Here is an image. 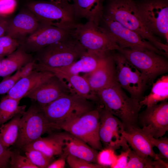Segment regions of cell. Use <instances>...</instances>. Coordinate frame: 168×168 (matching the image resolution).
Listing matches in <instances>:
<instances>
[{
  "mask_svg": "<svg viewBox=\"0 0 168 168\" xmlns=\"http://www.w3.org/2000/svg\"><path fill=\"white\" fill-rule=\"evenodd\" d=\"M141 18L147 29L168 43V4L166 0H146L137 3Z\"/></svg>",
  "mask_w": 168,
  "mask_h": 168,
  "instance_id": "cell-11",
  "label": "cell"
},
{
  "mask_svg": "<svg viewBox=\"0 0 168 168\" xmlns=\"http://www.w3.org/2000/svg\"><path fill=\"white\" fill-rule=\"evenodd\" d=\"M71 34L87 52H109L120 49L103 28L91 21L77 23Z\"/></svg>",
  "mask_w": 168,
  "mask_h": 168,
  "instance_id": "cell-8",
  "label": "cell"
},
{
  "mask_svg": "<svg viewBox=\"0 0 168 168\" xmlns=\"http://www.w3.org/2000/svg\"><path fill=\"white\" fill-rule=\"evenodd\" d=\"M56 129L44 116L39 105L31 104L21 117L17 139L14 144L22 149L46 133H50Z\"/></svg>",
  "mask_w": 168,
  "mask_h": 168,
  "instance_id": "cell-6",
  "label": "cell"
},
{
  "mask_svg": "<svg viewBox=\"0 0 168 168\" xmlns=\"http://www.w3.org/2000/svg\"><path fill=\"white\" fill-rule=\"evenodd\" d=\"M20 40L7 35L0 37V57L4 58L16 50L20 45Z\"/></svg>",
  "mask_w": 168,
  "mask_h": 168,
  "instance_id": "cell-32",
  "label": "cell"
},
{
  "mask_svg": "<svg viewBox=\"0 0 168 168\" xmlns=\"http://www.w3.org/2000/svg\"><path fill=\"white\" fill-rule=\"evenodd\" d=\"M34 59L32 55L26 52L20 45L14 52L3 58L0 67V77L5 78Z\"/></svg>",
  "mask_w": 168,
  "mask_h": 168,
  "instance_id": "cell-26",
  "label": "cell"
},
{
  "mask_svg": "<svg viewBox=\"0 0 168 168\" xmlns=\"http://www.w3.org/2000/svg\"><path fill=\"white\" fill-rule=\"evenodd\" d=\"M122 134L133 150L139 156L150 157L156 160L161 159L153 151L154 147L145 132L138 125L124 130Z\"/></svg>",
  "mask_w": 168,
  "mask_h": 168,
  "instance_id": "cell-18",
  "label": "cell"
},
{
  "mask_svg": "<svg viewBox=\"0 0 168 168\" xmlns=\"http://www.w3.org/2000/svg\"><path fill=\"white\" fill-rule=\"evenodd\" d=\"M66 161L72 168H105L98 164L90 162L84 159L71 155H68Z\"/></svg>",
  "mask_w": 168,
  "mask_h": 168,
  "instance_id": "cell-36",
  "label": "cell"
},
{
  "mask_svg": "<svg viewBox=\"0 0 168 168\" xmlns=\"http://www.w3.org/2000/svg\"><path fill=\"white\" fill-rule=\"evenodd\" d=\"M57 0V1H65L70 2L71 0Z\"/></svg>",
  "mask_w": 168,
  "mask_h": 168,
  "instance_id": "cell-44",
  "label": "cell"
},
{
  "mask_svg": "<svg viewBox=\"0 0 168 168\" xmlns=\"http://www.w3.org/2000/svg\"><path fill=\"white\" fill-rule=\"evenodd\" d=\"M9 20L4 18H0V37L6 33Z\"/></svg>",
  "mask_w": 168,
  "mask_h": 168,
  "instance_id": "cell-43",
  "label": "cell"
},
{
  "mask_svg": "<svg viewBox=\"0 0 168 168\" xmlns=\"http://www.w3.org/2000/svg\"><path fill=\"white\" fill-rule=\"evenodd\" d=\"M23 114H17L0 126V140L6 147L14 144L18 134L20 119Z\"/></svg>",
  "mask_w": 168,
  "mask_h": 168,
  "instance_id": "cell-29",
  "label": "cell"
},
{
  "mask_svg": "<svg viewBox=\"0 0 168 168\" xmlns=\"http://www.w3.org/2000/svg\"><path fill=\"white\" fill-rule=\"evenodd\" d=\"M153 147H156L159 151L157 155L160 159H168V138L166 137L155 138L145 131Z\"/></svg>",
  "mask_w": 168,
  "mask_h": 168,
  "instance_id": "cell-33",
  "label": "cell"
},
{
  "mask_svg": "<svg viewBox=\"0 0 168 168\" xmlns=\"http://www.w3.org/2000/svg\"><path fill=\"white\" fill-rule=\"evenodd\" d=\"M3 58H1V57H0V67L1 63V61H2V59Z\"/></svg>",
  "mask_w": 168,
  "mask_h": 168,
  "instance_id": "cell-45",
  "label": "cell"
},
{
  "mask_svg": "<svg viewBox=\"0 0 168 168\" xmlns=\"http://www.w3.org/2000/svg\"><path fill=\"white\" fill-rule=\"evenodd\" d=\"M71 31L40 23L34 32L21 41V45L27 53H36L50 44L67 38L71 35Z\"/></svg>",
  "mask_w": 168,
  "mask_h": 168,
  "instance_id": "cell-15",
  "label": "cell"
},
{
  "mask_svg": "<svg viewBox=\"0 0 168 168\" xmlns=\"http://www.w3.org/2000/svg\"><path fill=\"white\" fill-rule=\"evenodd\" d=\"M64 132L63 154L66 156L71 155L90 162L97 164L98 151L71 134Z\"/></svg>",
  "mask_w": 168,
  "mask_h": 168,
  "instance_id": "cell-24",
  "label": "cell"
},
{
  "mask_svg": "<svg viewBox=\"0 0 168 168\" xmlns=\"http://www.w3.org/2000/svg\"><path fill=\"white\" fill-rule=\"evenodd\" d=\"M130 148L121 151L120 154L117 155L114 163L111 166L112 168H126L128 160V155Z\"/></svg>",
  "mask_w": 168,
  "mask_h": 168,
  "instance_id": "cell-39",
  "label": "cell"
},
{
  "mask_svg": "<svg viewBox=\"0 0 168 168\" xmlns=\"http://www.w3.org/2000/svg\"><path fill=\"white\" fill-rule=\"evenodd\" d=\"M69 2L53 0L32 2L27 4V7L40 23L71 31L77 23L72 4Z\"/></svg>",
  "mask_w": 168,
  "mask_h": 168,
  "instance_id": "cell-5",
  "label": "cell"
},
{
  "mask_svg": "<svg viewBox=\"0 0 168 168\" xmlns=\"http://www.w3.org/2000/svg\"><path fill=\"white\" fill-rule=\"evenodd\" d=\"M96 94L99 104L121 121L124 130L138 125L140 101L127 95L117 81Z\"/></svg>",
  "mask_w": 168,
  "mask_h": 168,
  "instance_id": "cell-1",
  "label": "cell"
},
{
  "mask_svg": "<svg viewBox=\"0 0 168 168\" xmlns=\"http://www.w3.org/2000/svg\"><path fill=\"white\" fill-rule=\"evenodd\" d=\"M154 138L163 137L168 130V102L164 100L146 107L139 113L138 124Z\"/></svg>",
  "mask_w": 168,
  "mask_h": 168,
  "instance_id": "cell-14",
  "label": "cell"
},
{
  "mask_svg": "<svg viewBox=\"0 0 168 168\" xmlns=\"http://www.w3.org/2000/svg\"><path fill=\"white\" fill-rule=\"evenodd\" d=\"M100 112L95 109L57 126L97 151L103 149L99 136Z\"/></svg>",
  "mask_w": 168,
  "mask_h": 168,
  "instance_id": "cell-7",
  "label": "cell"
},
{
  "mask_svg": "<svg viewBox=\"0 0 168 168\" xmlns=\"http://www.w3.org/2000/svg\"><path fill=\"white\" fill-rule=\"evenodd\" d=\"M94 102L82 97L73 91L41 107L47 120L57 127L58 125L97 107Z\"/></svg>",
  "mask_w": 168,
  "mask_h": 168,
  "instance_id": "cell-4",
  "label": "cell"
},
{
  "mask_svg": "<svg viewBox=\"0 0 168 168\" xmlns=\"http://www.w3.org/2000/svg\"><path fill=\"white\" fill-rule=\"evenodd\" d=\"M168 166V162L163 159L156 160L150 157H142L129 149L126 168H167Z\"/></svg>",
  "mask_w": 168,
  "mask_h": 168,
  "instance_id": "cell-30",
  "label": "cell"
},
{
  "mask_svg": "<svg viewBox=\"0 0 168 168\" xmlns=\"http://www.w3.org/2000/svg\"><path fill=\"white\" fill-rule=\"evenodd\" d=\"M9 166L12 168H38L27 156L21 155L17 151H12Z\"/></svg>",
  "mask_w": 168,
  "mask_h": 168,
  "instance_id": "cell-34",
  "label": "cell"
},
{
  "mask_svg": "<svg viewBox=\"0 0 168 168\" xmlns=\"http://www.w3.org/2000/svg\"><path fill=\"white\" fill-rule=\"evenodd\" d=\"M168 98V75H163L154 82L149 93L140 101L142 107L152 106L167 100Z\"/></svg>",
  "mask_w": 168,
  "mask_h": 168,
  "instance_id": "cell-27",
  "label": "cell"
},
{
  "mask_svg": "<svg viewBox=\"0 0 168 168\" xmlns=\"http://www.w3.org/2000/svg\"><path fill=\"white\" fill-rule=\"evenodd\" d=\"M35 68L37 70H45L52 72L68 82L77 95L96 104L98 103V99L96 93L92 91L87 80L82 76L68 73L55 68L41 66L36 63Z\"/></svg>",
  "mask_w": 168,
  "mask_h": 168,
  "instance_id": "cell-21",
  "label": "cell"
},
{
  "mask_svg": "<svg viewBox=\"0 0 168 168\" xmlns=\"http://www.w3.org/2000/svg\"><path fill=\"white\" fill-rule=\"evenodd\" d=\"M101 21V26L120 48L149 50L168 57V54L159 50L151 43L143 39L137 33L104 14Z\"/></svg>",
  "mask_w": 168,
  "mask_h": 168,
  "instance_id": "cell-12",
  "label": "cell"
},
{
  "mask_svg": "<svg viewBox=\"0 0 168 168\" xmlns=\"http://www.w3.org/2000/svg\"><path fill=\"white\" fill-rule=\"evenodd\" d=\"M87 52L71 35L67 38L50 44L36 53L34 59L40 66L60 68L71 65Z\"/></svg>",
  "mask_w": 168,
  "mask_h": 168,
  "instance_id": "cell-3",
  "label": "cell"
},
{
  "mask_svg": "<svg viewBox=\"0 0 168 168\" xmlns=\"http://www.w3.org/2000/svg\"><path fill=\"white\" fill-rule=\"evenodd\" d=\"M58 159L53 161L47 168H63L65 167L66 156L63 153Z\"/></svg>",
  "mask_w": 168,
  "mask_h": 168,
  "instance_id": "cell-41",
  "label": "cell"
},
{
  "mask_svg": "<svg viewBox=\"0 0 168 168\" xmlns=\"http://www.w3.org/2000/svg\"><path fill=\"white\" fill-rule=\"evenodd\" d=\"M15 4V0H0V16L13 8Z\"/></svg>",
  "mask_w": 168,
  "mask_h": 168,
  "instance_id": "cell-40",
  "label": "cell"
},
{
  "mask_svg": "<svg viewBox=\"0 0 168 168\" xmlns=\"http://www.w3.org/2000/svg\"><path fill=\"white\" fill-rule=\"evenodd\" d=\"M5 146L0 140V168H8L9 166L12 151Z\"/></svg>",
  "mask_w": 168,
  "mask_h": 168,
  "instance_id": "cell-38",
  "label": "cell"
},
{
  "mask_svg": "<svg viewBox=\"0 0 168 168\" xmlns=\"http://www.w3.org/2000/svg\"><path fill=\"white\" fill-rule=\"evenodd\" d=\"M110 52L95 53L87 52L76 62L67 67L54 68L72 74L90 73L97 69L110 54Z\"/></svg>",
  "mask_w": 168,
  "mask_h": 168,
  "instance_id": "cell-25",
  "label": "cell"
},
{
  "mask_svg": "<svg viewBox=\"0 0 168 168\" xmlns=\"http://www.w3.org/2000/svg\"><path fill=\"white\" fill-rule=\"evenodd\" d=\"M82 76L96 93L116 82L115 65L112 54L110 53L95 70Z\"/></svg>",
  "mask_w": 168,
  "mask_h": 168,
  "instance_id": "cell-17",
  "label": "cell"
},
{
  "mask_svg": "<svg viewBox=\"0 0 168 168\" xmlns=\"http://www.w3.org/2000/svg\"><path fill=\"white\" fill-rule=\"evenodd\" d=\"M35 61L34 59L21 67L20 69L21 78L24 77L30 74L34 69Z\"/></svg>",
  "mask_w": 168,
  "mask_h": 168,
  "instance_id": "cell-42",
  "label": "cell"
},
{
  "mask_svg": "<svg viewBox=\"0 0 168 168\" xmlns=\"http://www.w3.org/2000/svg\"><path fill=\"white\" fill-rule=\"evenodd\" d=\"M98 152L97 157V163L107 168L111 166L114 163L117 155L113 149L105 148Z\"/></svg>",
  "mask_w": 168,
  "mask_h": 168,
  "instance_id": "cell-35",
  "label": "cell"
},
{
  "mask_svg": "<svg viewBox=\"0 0 168 168\" xmlns=\"http://www.w3.org/2000/svg\"><path fill=\"white\" fill-rule=\"evenodd\" d=\"M26 156L38 168H47L54 157H50L37 150L30 149L25 152Z\"/></svg>",
  "mask_w": 168,
  "mask_h": 168,
  "instance_id": "cell-31",
  "label": "cell"
},
{
  "mask_svg": "<svg viewBox=\"0 0 168 168\" xmlns=\"http://www.w3.org/2000/svg\"><path fill=\"white\" fill-rule=\"evenodd\" d=\"M75 17L85 18L99 26L104 15L105 0H72Z\"/></svg>",
  "mask_w": 168,
  "mask_h": 168,
  "instance_id": "cell-23",
  "label": "cell"
},
{
  "mask_svg": "<svg viewBox=\"0 0 168 168\" xmlns=\"http://www.w3.org/2000/svg\"><path fill=\"white\" fill-rule=\"evenodd\" d=\"M73 91L64 80L54 74L37 86L25 97L43 107Z\"/></svg>",
  "mask_w": 168,
  "mask_h": 168,
  "instance_id": "cell-16",
  "label": "cell"
},
{
  "mask_svg": "<svg viewBox=\"0 0 168 168\" xmlns=\"http://www.w3.org/2000/svg\"><path fill=\"white\" fill-rule=\"evenodd\" d=\"M100 112L99 136L100 142L105 148L114 151L121 147L123 150L129 146L123 137L124 130L121 121L100 105H98Z\"/></svg>",
  "mask_w": 168,
  "mask_h": 168,
  "instance_id": "cell-13",
  "label": "cell"
},
{
  "mask_svg": "<svg viewBox=\"0 0 168 168\" xmlns=\"http://www.w3.org/2000/svg\"><path fill=\"white\" fill-rule=\"evenodd\" d=\"M40 25V22L30 11L28 9L24 10L9 20L6 34L19 40V39L33 33Z\"/></svg>",
  "mask_w": 168,
  "mask_h": 168,
  "instance_id": "cell-19",
  "label": "cell"
},
{
  "mask_svg": "<svg viewBox=\"0 0 168 168\" xmlns=\"http://www.w3.org/2000/svg\"><path fill=\"white\" fill-rule=\"evenodd\" d=\"M112 55L115 65L117 82L130 96L140 101L149 82L147 77L120 53Z\"/></svg>",
  "mask_w": 168,
  "mask_h": 168,
  "instance_id": "cell-9",
  "label": "cell"
},
{
  "mask_svg": "<svg viewBox=\"0 0 168 168\" xmlns=\"http://www.w3.org/2000/svg\"><path fill=\"white\" fill-rule=\"evenodd\" d=\"M54 74L49 71L34 69L28 76L21 78L6 96L20 100L37 86Z\"/></svg>",
  "mask_w": 168,
  "mask_h": 168,
  "instance_id": "cell-20",
  "label": "cell"
},
{
  "mask_svg": "<svg viewBox=\"0 0 168 168\" xmlns=\"http://www.w3.org/2000/svg\"><path fill=\"white\" fill-rule=\"evenodd\" d=\"M64 132L52 133L45 137H40L21 149L25 152L37 150L50 157L60 156L63 152Z\"/></svg>",
  "mask_w": 168,
  "mask_h": 168,
  "instance_id": "cell-22",
  "label": "cell"
},
{
  "mask_svg": "<svg viewBox=\"0 0 168 168\" xmlns=\"http://www.w3.org/2000/svg\"><path fill=\"white\" fill-rule=\"evenodd\" d=\"M118 51L147 77L149 82L168 72L167 58L164 55L149 50L120 48Z\"/></svg>",
  "mask_w": 168,
  "mask_h": 168,
  "instance_id": "cell-10",
  "label": "cell"
},
{
  "mask_svg": "<svg viewBox=\"0 0 168 168\" xmlns=\"http://www.w3.org/2000/svg\"><path fill=\"white\" fill-rule=\"evenodd\" d=\"M21 78L20 69L13 75L4 78L0 82V95L7 93Z\"/></svg>",
  "mask_w": 168,
  "mask_h": 168,
  "instance_id": "cell-37",
  "label": "cell"
},
{
  "mask_svg": "<svg viewBox=\"0 0 168 168\" xmlns=\"http://www.w3.org/2000/svg\"><path fill=\"white\" fill-rule=\"evenodd\" d=\"M104 14L138 34L159 50L168 54V44L163 43L146 27L133 0H109Z\"/></svg>",
  "mask_w": 168,
  "mask_h": 168,
  "instance_id": "cell-2",
  "label": "cell"
},
{
  "mask_svg": "<svg viewBox=\"0 0 168 168\" xmlns=\"http://www.w3.org/2000/svg\"><path fill=\"white\" fill-rule=\"evenodd\" d=\"M1 17H2L1 16H0V18H1Z\"/></svg>",
  "mask_w": 168,
  "mask_h": 168,
  "instance_id": "cell-46",
  "label": "cell"
},
{
  "mask_svg": "<svg viewBox=\"0 0 168 168\" xmlns=\"http://www.w3.org/2000/svg\"><path fill=\"white\" fill-rule=\"evenodd\" d=\"M20 100L7 96L3 97L0 101V126L19 114H23L26 106L19 105Z\"/></svg>",
  "mask_w": 168,
  "mask_h": 168,
  "instance_id": "cell-28",
  "label": "cell"
}]
</instances>
